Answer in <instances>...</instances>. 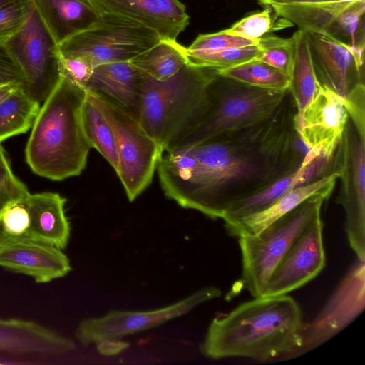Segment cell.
I'll return each mask as SVG.
<instances>
[{"label":"cell","instance_id":"7","mask_svg":"<svg viewBox=\"0 0 365 365\" xmlns=\"http://www.w3.org/2000/svg\"><path fill=\"white\" fill-rule=\"evenodd\" d=\"M86 93L113 130L118 157L116 174L133 202L152 182L163 150L128 111L97 93Z\"/></svg>","mask_w":365,"mask_h":365},{"label":"cell","instance_id":"38","mask_svg":"<svg viewBox=\"0 0 365 365\" xmlns=\"http://www.w3.org/2000/svg\"><path fill=\"white\" fill-rule=\"evenodd\" d=\"M59 56L62 76L87 90L96 67L93 63L88 58L82 55Z\"/></svg>","mask_w":365,"mask_h":365},{"label":"cell","instance_id":"30","mask_svg":"<svg viewBox=\"0 0 365 365\" xmlns=\"http://www.w3.org/2000/svg\"><path fill=\"white\" fill-rule=\"evenodd\" d=\"M82 118L91 148L96 149L117 173L118 157L113 130L99 109L87 96V93L83 106Z\"/></svg>","mask_w":365,"mask_h":365},{"label":"cell","instance_id":"9","mask_svg":"<svg viewBox=\"0 0 365 365\" xmlns=\"http://www.w3.org/2000/svg\"><path fill=\"white\" fill-rule=\"evenodd\" d=\"M331 166L341 180L336 202L345 212L344 230L356 258L365 261V138L348 118Z\"/></svg>","mask_w":365,"mask_h":365},{"label":"cell","instance_id":"2","mask_svg":"<svg viewBox=\"0 0 365 365\" xmlns=\"http://www.w3.org/2000/svg\"><path fill=\"white\" fill-rule=\"evenodd\" d=\"M303 323L300 307L292 297H253L214 318L200 349L212 359L242 357L264 361L291 356L299 346Z\"/></svg>","mask_w":365,"mask_h":365},{"label":"cell","instance_id":"29","mask_svg":"<svg viewBox=\"0 0 365 365\" xmlns=\"http://www.w3.org/2000/svg\"><path fill=\"white\" fill-rule=\"evenodd\" d=\"M217 73L248 86L272 91H287L291 83V78L287 73L257 60H251L217 71Z\"/></svg>","mask_w":365,"mask_h":365},{"label":"cell","instance_id":"22","mask_svg":"<svg viewBox=\"0 0 365 365\" xmlns=\"http://www.w3.org/2000/svg\"><path fill=\"white\" fill-rule=\"evenodd\" d=\"M66 201L56 192L29 194L26 199L31 220L29 237L64 250L71 235Z\"/></svg>","mask_w":365,"mask_h":365},{"label":"cell","instance_id":"36","mask_svg":"<svg viewBox=\"0 0 365 365\" xmlns=\"http://www.w3.org/2000/svg\"><path fill=\"white\" fill-rule=\"evenodd\" d=\"M258 45L257 40H250L225 33L219 32L200 34L186 48V53L211 52L230 48H241Z\"/></svg>","mask_w":365,"mask_h":365},{"label":"cell","instance_id":"15","mask_svg":"<svg viewBox=\"0 0 365 365\" xmlns=\"http://www.w3.org/2000/svg\"><path fill=\"white\" fill-rule=\"evenodd\" d=\"M76 347L71 339L34 321L0 317V357L46 361Z\"/></svg>","mask_w":365,"mask_h":365},{"label":"cell","instance_id":"24","mask_svg":"<svg viewBox=\"0 0 365 365\" xmlns=\"http://www.w3.org/2000/svg\"><path fill=\"white\" fill-rule=\"evenodd\" d=\"M356 0H324L273 6L274 13L305 31L324 34L334 19Z\"/></svg>","mask_w":365,"mask_h":365},{"label":"cell","instance_id":"40","mask_svg":"<svg viewBox=\"0 0 365 365\" xmlns=\"http://www.w3.org/2000/svg\"><path fill=\"white\" fill-rule=\"evenodd\" d=\"M13 83L25 84L24 76L6 46L0 44V87Z\"/></svg>","mask_w":365,"mask_h":365},{"label":"cell","instance_id":"14","mask_svg":"<svg viewBox=\"0 0 365 365\" xmlns=\"http://www.w3.org/2000/svg\"><path fill=\"white\" fill-rule=\"evenodd\" d=\"M321 216L294 242L272 272L264 296L287 294L315 278L326 264Z\"/></svg>","mask_w":365,"mask_h":365},{"label":"cell","instance_id":"27","mask_svg":"<svg viewBox=\"0 0 365 365\" xmlns=\"http://www.w3.org/2000/svg\"><path fill=\"white\" fill-rule=\"evenodd\" d=\"M293 35L295 53L289 91L299 111L312 100L322 85L314 71L306 31L299 29Z\"/></svg>","mask_w":365,"mask_h":365},{"label":"cell","instance_id":"17","mask_svg":"<svg viewBox=\"0 0 365 365\" xmlns=\"http://www.w3.org/2000/svg\"><path fill=\"white\" fill-rule=\"evenodd\" d=\"M306 33L318 81L345 98L355 84L362 82L364 61L349 48L326 35Z\"/></svg>","mask_w":365,"mask_h":365},{"label":"cell","instance_id":"34","mask_svg":"<svg viewBox=\"0 0 365 365\" xmlns=\"http://www.w3.org/2000/svg\"><path fill=\"white\" fill-rule=\"evenodd\" d=\"M26 197L10 202L1 211L0 238L29 237L31 220Z\"/></svg>","mask_w":365,"mask_h":365},{"label":"cell","instance_id":"3","mask_svg":"<svg viewBox=\"0 0 365 365\" xmlns=\"http://www.w3.org/2000/svg\"><path fill=\"white\" fill-rule=\"evenodd\" d=\"M86 90L63 76L41 106L26 143L31 170L51 180L79 175L91 146L82 118Z\"/></svg>","mask_w":365,"mask_h":365},{"label":"cell","instance_id":"43","mask_svg":"<svg viewBox=\"0 0 365 365\" xmlns=\"http://www.w3.org/2000/svg\"><path fill=\"white\" fill-rule=\"evenodd\" d=\"M22 83H13L0 87V103L11 95ZM25 85V84H24Z\"/></svg>","mask_w":365,"mask_h":365},{"label":"cell","instance_id":"16","mask_svg":"<svg viewBox=\"0 0 365 365\" xmlns=\"http://www.w3.org/2000/svg\"><path fill=\"white\" fill-rule=\"evenodd\" d=\"M0 267L29 276L36 283L62 278L71 270L62 250L29 237L0 238Z\"/></svg>","mask_w":365,"mask_h":365},{"label":"cell","instance_id":"41","mask_svg":"<svg viewBox=\"0 0 365 365\" xmlns=\"http://www.w3.org/2000/svg\"><path fill=\"white\" fill-rule=\"evenodd\" d=\"M128 344L117 339H106L97 343L98 351L103 355L112 356L126 349Z\"/></svg>","mask_w":365,"mask_h":365},{"label":"cell","instance_id":"6","mask_svg":"<svg viewBox=\"0 0 365 365\" xmlns=\"http://www.w3.org/2000/svg\"><path fill=\"white\" fill-rule=\"evenodd\" d=\"M287 92L253 87L217 73L209 86L211 103L202 122L176 148L257 125L274 114Z\"/></svg>","mask_w":365,"mask_h":365},{"label":"cell","instance_id":"20","mask_svg":"<svg viewBox=\"0 0 365 365\" xmlns=\"http://www.w3.org/2000/svg\"><path fill=\"white\" fill-rule=\"evenodd\" d=\"M144 73L129 61L95 67L86 91L97 93L138 120Z\"/></svg>","mask_w":365,"mask_h":365},{"label":"cell","instance_id":"33","mask_svg":"<svg viewBox=\"0 0 365 365\" xmlns=\"http://www.w3.org/2000/svg\"><path fill=\"white\" fill-rule=\"evenodd\" d=\"M272 10L267 7L264 10L251 14L235 23L229 29L223 30L225 33L250 40H257L268 33L281 29L286 23H290L281 17L279 21H274Z\"/></svg>","mask_w":365,"mask_h":365},{"label":"cell","instance_id":"25","mask_svg":"<svg viewBox=\"0 0 365 365\" xmlns=\"http://www.w3.org/2000/svg\"><path fill=\"white\" fill-rule=\"evenodd\" d=\"M185 50L176 40L163 38L129 62L148 76L165 81L188 63Z\"/></svg>","mask_w":365,"mask_h":365},{"label":"cell","instance_id":"5","mask_svg":"<svg viewBox=\"0 0 365 365\" xmlns=\"http://www.w3.org/2000/svg\"><path fill=\"white\" fill-rule=\"evenodd\" d=\"M331 193L314 195L256 234L237 237L242 255V282L253 297L264 296L267 282L285 254L319 216Z\"/></svg>","mask_w":365,"mask_h":365},{"label":"cell","instance_id":"39","mask_svg":"<svg viewBox=\"0 0 365 365\" xmlns=\"http://www.w3.org/2000/svg\"><path fill=\"white\" fill-rule=\"evenodd\" d=\"M348 117L360 137L365 138V87L357 83L344 98Z\"/></svg>","mask_w":365,"mask_h":365},{"label":"cell","instance_id":"8","mask_svg":"<svg viewBox=\"0 0 365 365\" xmlns=\"http://www.w3.org/2000/svg\"><path fill=\"white\" fill-rule=\"evenodd\" d=\"M163 39L154 30L114 14H101L88 29L58 45L59 55H82L95 66L130 61Z\"/></svg>","mask_w":365,"mask_h":365},{"label":"cell","instance_id":"4","mask_svg":"<svg viewBox=\"0 0 365 365\" xmlns=\"http://www.w3.org/2000/svg\"><path fill=\"white\" fill-rule=\"evenodd\" d=\"M216 74L190 63L165 81L144 73L138 121L163 151L176 148L201 124L210 106L209 86Z\"/></svg>","mask_w":365,"mask_h":365},{"label":"cell","instance_id":"10","mask_svg":"<svg viewBox=\"0 0 365 365\" xmlns=\"http://www.w3.org/2000/svg\"><path fill=\"white\" fill-rule=\"evenodd\" d=\"M5 45L24 74L27 91L43 103L62 74L58 44L34 8L23 28Z\"/></svg>","mask_w":365,"mask_h":365},{"label":"cell","instance_id":"32","mask_svg":"<svg viewBox=\"0 0 365 365\" xmlns=\"http://www.w3.org/2000/svg\"><path fill=\"white\" fill-rule=\"evenodd\" d=\"M260 54L254 60L262 61L287 73L291 78L295 53V38L265 34L258 38Z\"/></svg>","mask_w":365,"mask_h":365},{"label":"cell","instance_id":"1","mask_svg":"<svg viewBox=\"0 0 365 365\" xmlns=\"http://www.w3.org/2000/svg\"><path fill=\"white\" fill-rule=\"evenodd\" d=\"M297 111L288 91L274 114L257 125L164 151L156 169L164 194L182 207L222 218L233 202L299 168L308 150L294 127Z\"/></svg>","mask_w":365,"mask_h":365},{"label":"cell","instance_id":"21","mask_svg":"<svg viewBox=\"0 0 365 365\" xmlns=\"http://www.w3.org/2000/svg\"><path fill=\"white\" fill-rule=\"evenodd\" d=\"M31 2L58 45L88 29L101 14L89 0H31Z\"/></svg>","mask_w":365,"mask_h":365},{"label":"cell","instance_id":"42","mask_svg":"<svg viewBox=\"0 0 365 365\" xmlns=\"http://www.w3.org/2000/svg\"><path fill=\"white\" fill-rule=\"evenodd\" d=\"M260 3L264 5L273 6H283L290 5L294 4L317 1H324V0H258Z\"/></svg>","mask_w":365,"mask_h":365},{"label":"cell","instance_id":"23","mask_svg":"<svg viewBox=\"0 0 365 365\" xmlns=\"http://www.w3.org/2000/svg\"><path fill=\"white\" fill-rule=\"evenodd\" d=\"M101 14H114L154 30L163 39L176 40L181 31L160 7L157 0H89Z\"/></svg>","mask_w":365,"mask_h":365},{"label":"cell","instance_id":"12","mask_svg":"<svg viewBox=\"0 0 365 365\" xmlns=\"http://www.w3.org/2000/svg\"><path fill=\"white\" fill-rule=\"evenodd\" d=\"M221 294L219 288L209 286L176 303L158 309L145 312L112 310L101 317L81 320L76 329V336L83 345L97 344L106 339H118L184 315Z\"/></svg>","mask_w":365,"mask_h":365},{"label":"cell","instance_id":"44","mask_svg":"<svg viewBox=\"0 0 365 365\" xmlns=\"http://www.w3.org/2000/svg\"><path fill=\"white\" fill-rule=\"evenodd\" d=\"M12 0H0V6L6 3H8Z\"/></svg>","mask_w":365,"mask_h":365},{"label":"cell","instance_id":"19","mask_svg":"<svg viewBox=\"0 0 365 365\" xmlns=\"http://www.w3.org/2000/svg\"><path fill=\"white\" fill-rule=\"evenodd\" d=\"M339 175L338 170L331 166L327 173L293 188L264 210L225 223L227 234L238 237L259 232L308 198L322 192L332 193Z\"/></svg>","mask_w":365,"mask_h":365},{"label":"cell","instance_id":"37","mask_svg":"<svg viewBox=\"0 0 365 365\" xmlns=\"http://www.w3.org/2000/svg\"><path fill=\"white\" fill-rule=\"evenodd\" d=\"M29 194L26 185L14 175L0 143V214L10 202L25 198Z\"/></svg>","mask_w":365,"mask_h":365},{"label":"cell","instance_id":"18","mask_svg":"<svg viewBox=\"0 0 365 365\" xmlns=\"http://www.w3.org/2000/svg\"><path fill=\"white\" fill-rule=\"evenodd\" d=\"M330 165L331 161L307 150L297 170L260 191L233 202L221 219L229 223L262 211L293 188L329 172Z\"/></svg>","mask_w":365,"mask_h":365},{"label":"cell","instance_id":"35","mask_svg":"<svg viewBox=\"0 0 365 365\" xmlns=\"http://www.w3.org/2000/svg\"><path fill=\"white\" fill-rule=\"evenodd\" d=\"M33 10L31 0H12L0 6V44H5L23 28Z\"/></svg>","mask_w":365,"mask_h":365},{"label":"cell","instance_id":"31","mask_svg":"<svg viewBox=\"0 0 365 365\" xmlns=\"http://www.w3.org/2000/svg\"><path fill=\"white\" fill-rule=\"evenodd\" d=\"M261 51V47L256 45L186 55L188 63L198 67L219 71L254 60Z\"/></svg>","mask_w":365,"mask_h":365},{"label":"cell","instance_id":"26","mask_svg":"<svg viewBox=\"0 0 365 365\" xmlns=\"http://www.w3.org/2000/svg\"><path fill=\"white\" fill-rule=\"evenodd\" d=\"M41 104L21 85L0 103V143L26 133L33 125Z\"/></svg>","mask_w":365,"mask_h":365},{"label":"cell","instance_id":"11","mask_svg":"<svg viewBox=\"0 0 365 365\" xmlns=\"http://www.w3.org/2000/svg\"><path fill=\"white\" fill-rule=\"evenodd\" d=\"M365 261L352 264L313 320L303 323L292 356L305 354L338 334L364 310Z\"/></svg>","mask_w":365,"mask_h":365},{"label":"cell","instance_id":"28","mask_svg":"<svg viewBox=\"0 0 365 365\" xmlns=\"http://www.w3.org/2000/svg\"><path fill=\"white\" fill-rule=\"evenodd\" d=\"M365 0H356L341 11L324 35L349 48L364 61Z\"/></svg>","mask_w":365,"mask_h":365},{"label":"cell","instance_id":"13","mask_svg":"<svg viewBox=\"0 0 365 365\" xmlns=\"http://www.w3.org/2000/svg\"><path fill=\"white\" fill-rule=\"evenodd\" d=\"M344 98L321 86L312 100L294 116V127L308 150L330 162L348 121Z\"/></svg>","mask_w":365,"mask_h":365}]
</instances>
